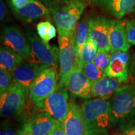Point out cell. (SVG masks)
Segmentation results:
<instances>
[{
	"mask_svg": "<svg viewBox=\"0 0 135 135\" xmlns=\"http://www.w3.org/2000/svg\"><path fill=\"white\" fill-rule=\"evenodd\" d=\"M86 135H103L112 126L110 101L99 98L85 100L81 106Z\"/></svg>",
	"mask_w": 135,
	"mask_h": 135,
	"instance_id": "obj_1",
	"label": "cell"
},
{
	"mask_svg": "<svg viewBox=\"0 0 135 135\" xmlns=\"http://www.w3.org/2000/svg\"><path fill=\"white\" fill-rule=\"evenodd\" d=\"M112 126L124 131L135 124V87L121 86L110 100Z\"/></svg>",
	"mask_w": 135,
	"mask_h": 135,
	"instance_id": "obj_2",
	"label": "cell"
},
{
	"mask_svg": "<svg viewBox=\"0 0 135 135\" xmlns=\"http://www.w3.org/2000/svg\"><path fill=\"white\" fill-rule=\"evenodd\" d=\"M85 6V2L82 0L55 1L50 10L58 30L75 31Z\"/></svg>",
	"mask_w": 135,
	"mask_h": 135,
	"instance_id": "obj_3",
	"label": "cell"
},
{
	"mask_svg": "<svg viewBox=\"0 0 135 135\" xmlns=\"http://www.w3.org/2000/svg\"><path fill=\"white\" fill-rule=\"evenodd\" d=\"M58 61L60 64L58 86L60 87H66L68 79L78 61L75 45V31L68 32L58 30Z\"/></svg>",
	"mask_w": 135,
	"mask_h": 135,
	"instance_id": "obj_4",
	"label": "cell"
},
{
	"mask_svg": "<svg viewBox=\"0 0 135 135\" xmlns=\"http://www.w3.org/2000/svg\"><path fill=\"white\" fill-rule=\"evenodd\" d=\"M68 104L67 88L58 86L55 91L48 97L35 103V110L36 113H46L57 121L63 123L68 110Z\"/></svg>",
	"mask_w": 135,
	"mask_h": 135,
	"instance_id": "obj_5",
	"label": "cell"
},
{
	"mask_svg": "<svg viewBox=\"0 0 135 135\" xmlns=\"http://www.w3.org/2000/svg\"><path fill=\"white\" fill-rule=\"evenodd\" d=\"M26 36L31 46V57L30 60L36 62L45 68L57 67L59 48L51 46L31 30H27Z\"/></svg>",
	"mask_w": 135,
	"mask_h": 135,
	"instance_id": "obj_6",
	"label": "cell"
},
{
	"mask_svg": "<svg viewBox=\"0 0 135 135\" xmlns=\"http://www.w3.org/2000/svg\"><path fill=\"white\" fill-rule=\"evenodd\" d=\"M57 67L47 68L42 70L32 84L29 97L35 103L46 99L57 89Z\"/></svg>",
	"mask_w": 135,
	"mask_h": 135,
	"instance_id": "obj_7",
	"label": "cell"
},
{
	"mask_svg": "<svg viewBox=\"0 0 135 135\" xmlns=\"http://www.w3.org/2000/svg\"><path fill=\"white\" fill-rule=\"evenodd\" d=\"M26 97L24 89L12 81L9 87L0 96L1 117H11L20 114L25 106Z\"/></svg>",
	"mask_w": 135,
	"mask_h": 135,
	"instance_id": "obj_8",
	"label": "cell"
},
{
	"mask_svg": "<svg viewBox=\"0 0 135 135\" xmlns=\"http://www.w3.org/2000/svg\"><path fill=\"white\" fill-rule=\"evenodd\" d=\"M1 41L4 46L19 54L25 60L31 59V50L30 42L21 30L16 27H4L1 35Z\"/></svg>",
	"mask_w": 135,
	"mask_h": 135,
	"instance_id": "obj_9",
	"label": "cell"
},
{
	"mask_svg": "<svg viewBox=\"0 0 135 135\" xmlns=\"http://www.w3.org/2000/svg\"><path fill=\"white\" fill-rule=\"evenodd\" d=\"M45 68L31 60L23 61L12 73L13 81L24 89L29 95L30 88L39 74Z\"/></svg>",
	"mask_w": 135,
	"mask_h": 135,
	"instance_id": "obj_10",
	"label": "cell"
},
{
	"mask_svg": "<svg viewBox=\"0 0 135 135\" xmlns=\"http://www.w3.org/2000/svg\"><path fill=\"white\" fill-rule=\"evenodd\" d=\"M60 123L46 113H36L24 123L21 135H50Z\"/></svg>",
	"mask_w": 135,
	"mask_h": 135,
	"instance_id": "obj_11",
	"label": "cell"
},
{
	"mask_svg": "<svg viewBox=\"0 0 135 135\" xmlns=\"http://www.w3.org/2000/svg\"><path fill=\"white\" fill-rule=\"evenodd\" d=\"M66 87L73 97L84 99L93 97L92 83L86 76L83 71L82 64L79 61L68 79Z\"/></svg>",
	"mask_w": 135,
	"mask_h": 135,
	"instance_id": "obj_12",
	"label": "cell"
},
{
	"mask_svg": "<svg viewBox=\"0 0 135 135\" xmlns=\"http://www.w3.org/2000/svg\"><path fill=\"white\" fill-rule=\"evenodd\" d=\"M109 20L104 16L89 20V38L97 45L98 51L111 53L109 42Z\"/></svg>",
	"mask_w": 135,
	"mask_h": 135,
	"instance_id": "obj_13",
	"label": "cell"
},
{
	"mask_svg": "<svg viewBox=\"0 0 135 135\" xmlns=\"http://www.w3.org/2000/svg\"><path fill=\"white\" fill-rule=\"evenodd\" d=\"M9 6L14 16L25 22H32L44 18L50 19L51 15L50 9L38 0H32L21 8L14 7L10 3Z\"/></svg>",
	"mask_w": 135,
	"mask_h": 135,
	"instance_id": "obj_14",
	"label": "cell"
},
{
	"mask_svg": "<svg viewBox=\"0 0 135 135\" xmlns=\"http://www.w3.org/2000/svg\"><path fill=\"white\" fill-rule=\"evenodd\" d=\"M129 55L128 52L112 53L109 65L104 72L105 76L117 79L121 83L126 82L129 77Z\"/></svg>",
	"mask_w": 135,
	"mask_h": 135,
	"instance_id": "obj_15",
	"label": "cell"
},
{
	"mask_svg": "<svg viewBox=\"0 0 135 135\" xmlns=\"http://www.w3.org/2000/svg\"><path fill=\"white\" fill-rule=\"evenodd\" d=\"M63 124L66 135H86L81 107L71 99L69 100L68 110Z\"/></svg>",
	"mask_w": 135,
	"mask_h": 135,
	"instance_id": "obj_16",
	"label": "cell"
},
{
	"mask_svg": "<svg viewBox=\"0 0 135 135\" xmlns=\"http://www.w3.org/2000/svg\"><path fill=\"white\" fill-rule=\"evenodd\" d=\"M109 42L111 53L116 51L128 52L131 45L128 41L124 21L109 20Z\"/></svg>",
	"mask_w": 135,
	"mask_h": 135,
	"instance_id": "obj_17",
	"label": "cell"
},
{
	"mask_svg": "<svg viewBox=\"0 0 135 135\" xmlns=\"http://www.w3.org/2000/svg\"><path fill=\"white\" fill-rule=\"evenodd\" d=\"M93 3L104 8L117 19H121L135 8V0H94Z\"/></svg>",
	"mask_w": 135,
	"mask_h": 135,
	"instance_id": "obj_18",
	"label": "cell"
},
{
	"mask_svg": "<svg viewBox=\"0 0 135 135\" xmlns=\"http://www.w3.org/2000/svg\"><path fill=\"white\" fill-rule=\"evenodd\" d=\"M120 84L117 79L104 76L92 83V97L109 99L121 87Z\"/></svg>",
	"mask_w": 135,
	"mask_h": 135,
	"instance_id": "obj_19",
	"label": "cell"
},
{
	"mask_svg": "<svg viewBox=\"0 0 135 135\" xmlns=\"http://www.w3.org/2000/svg\"><path fill=\"white\" fill-rule=\"evenodd\" d=\"M25 60L19 54L6 46L0 49V67L9 73H12Z\"/></svg>",
	"mask_w": 135,
	"mask_h": 135,
	"instance_id": "obj_20",
	"label": "cell"
},
{
	"mask_svg": "<svg viewBox=\"0 0 135 135\" xmlns=\"http://www.w3.org/2000/svg\"><path fill=\"white\" fill-rule=\"evenodd\" d=\"M89 38V20H81L75 30V45L78 58H79L84 45Z\"/></svg>",
	"mask_w": 135,
	"mask_h": 135,
	"instance_id": "obj_21",
	"label": "cell"
},
{
	"mask_svg": "<svg viewBox=\"0 0 135 135\" xmlns=\"http://www.w3.org/2000/svg\"><path fill=\"white\" fill-rule=\"evenodd\" d=\"M97 53V45L93 41L88 38L82 49L78 61L82 64L83 66L86 64L93 63Z\"/></svg>",
	"mask_w": 135,
	"mask_h": 135,
	"instance_id": "obj_22",
	"label": "cell"
},
{
	"mask_svg": "<svg viewBox=\"0 0 135 135\" xmlns=\"http://www.w3.org/2000/svg\"><path fill=\"white\" fill-rule=\"evenodd\" d=\"M36 30L38 36L46 43H48L56 35L55 26L48 21L40 22L37 25Z\"/></svg>",
	"mask_w": 135,
	"mask_h": 135,
	"instance_id": "obj_23",
	"label": "cell"
},
{
	"mask_svg": "<svg viewBox=\"0 0 135 135\" xmlns=\"http://www.w3.org/2000/svg\"><path fill=\"white\" fill-rule=\"evenodd\" d=\"M83 71L86 76L92 83L105 76L104 72L98 68L94 63H90L83 66Z\"/></svg>",
	"mask_w": 135,
	"mask_h": 135,
	"instance_id": "obj_24",
	"label": "cell"
},
{
	"mask_svg": "<svg viewBox=\"0 0 135 135\" xmlns=\"http://www.w3.org/2000/svg\"><path fill=\"white\" fill-rule=\"evenodd\" d=\"M110 58L111 55H109V53L98 51L93 63L99 70H101L103 72H104L106 68L109 65Z\"/></svg>",
	"mask_w": 135,
	"mask_h": 135,
	"instance_id": "obj_25",
	"label": "cell"
},
{
	"mask_svg": "<svg viewBox=\"0 0 135 135\" xmlns=\"http://www.w3.org/2000/svg\"><path fill=\"white\" fill-rule=\"evenodd\" d=\"M13 81L11 73L1 69L0 70V93H3L11 85Z\"/></svg>",
	"mask_w": 135,
	"mask_h": 135,
	"instance_id": "obj_26",
	"label": "cell"
},
{
	"mask_svg": "<svg viewBox=\"0 0 135 135\" xmlns=\"http://www.w3.org/2000/svg\"><path fill=\"white\" fill-rule=\"evenodd\" d=\"M126 36L130 45H135V20L124 21Z\"/></svg>",
	"mask_w": 135,
	"mask_h": 135,
	"instance_id": "obj_27",
	"label": "cell"
},
{
	"mask_svg": "<svg viewBox=\"0 0 135 135\" xmlns=\"http://www.w3.org/2000/svg\"><path fill=\"white\" fill-rule=\"evenodd\" d=\"M0 135H21V129L16 130L14 128L6 125L1 128Z\"/></svg>",
	"mask_w": 135,
	"mask_h": 135,
	"instance_id": "obj_28",
	"label": "cell"
},
{
	"mask_svg": "<svg viewBox=\"0 0 135 135\" xmlns=\"http://www.w3.org/2000/svg\"><path fill=\"white\" fill-rule=\"evenodd\" d=\"M8 11L3 0H0V20L1 21H8Z\"/></svg>",
	"mask_w": 135,
	"mask_h": 135,
	"instance_id": "obj_29",
	"label": "cell"
},
{
	"mask_svg": "<svg viewBox=\"0 0 135 135\" xmlns=\"http://www.w3.org/2000/svg\"><path fill=\"white\" fill-rule=\"evenodd\" d=\"M50 135H66L65 129H64L63 123H59L58 125L54 128L53 130L51 132Z\"/></svg>",
	"mask_w": 135,
	"mask_h": 135,
	"instance_id": "obj_30",
	"label": "cell"
},
{
	"mask_svg": "<svg viewBox=\"0 0 135 135\" xmlns=\"http://www.w3.org/2000/svg\"><path fill=\"white\" fill-rule=\"evenodd\" d=\"M32 0H11V3L13 6L16 8H21L23 6H26Z\"/></svg>",
	"mask_w": 135,
	"mask_h": 135,
	"instance_id": "obj_31",
	"label": "cell"
},
{
	"mask_svg": "<svg viewBox=\"0 0 135 135\" xmlns=\"http://www.w3.org/2000/svg\"><path fill=\"white\" fill-rule=\"evenodd\" d=\"M119 135H135V124L123 131Z\"/></svg>",
	"mask_w": 135,
	"mask_h": 135,
	"instance_id": "obj_32",
	"label": "cell"
},
{
	"mask_svg": "<svg viewBox=\"0 0 135 135\" xmlns=\"http://www.w3.org/2000/svg\"><path fill=\"white\" fill-rule=\"evenodd\" d=\"M38 1H41V2L45 5V6H47L49 9H50V8L53 6L54 3H55V1L54 0H38Z\"/></svg>",
	"mask_w": 135,
	"mask_h": 135,
	"instance_id": "obj_33",
	"label": "cell"
},
{
	"mask_svg": "<svg viewBox=\"0 0 135 135\" xmlns=\"http://www.w3.org/2000/svg\"><path fill=\"white\" fill-rule=\"evenodd\" d=\"M131 71L132 75L135 77V54L134 56V58H133L132 65H131Z\"/></svg>",
	"mask_w": 135,
	"mask_h": 135,
	"instance_id": "obj_34",
	"label": "cell"
},
{
	"mask_svg": "<svg viewBox=\"0 0 135 135\" xmlns=\"http://www.w3.org/2000/svg\"><path fill=\"white\" fill-rule=\"evenodd\" d=\"M82 1H83L84 2H86V1H89V2H91L92 3H93V1L94 0H82Z\"/></svg>",
	"mask_w": 135,
	"mask_h": 135,
	"instance_id": "obj_35",
	"label": "cell"
},
{
	"mask_svg": "<svg viewBox=\"0 0 135 135\" xmlns=\"http://www.w3.org/2000/svg\"><path fill=\"white\" fill-rule=\"evenodd\" d=\"M55 1H60V0H54Z\"/></svg>",
	"mask_w": 135,
	"mask_h": 135,
	"instance_id": "obj_36",
	"label": "cell"
},
{
	"mask_svg": "<svg viewBox=\"0 0 135 135\" xmlns=\"http://www.w3.org/2000/svg\"><path fill=\"white\" fill-rule=\"evenodd\" d=\"M103 135H108V134H103Z\"/></svg>",
	"mask_w": 135,
	"mask_h": 135,
	"instance_id": "obj_37",
	"label": "cell"
}]
</instances>
